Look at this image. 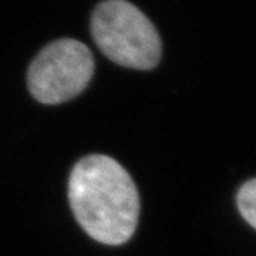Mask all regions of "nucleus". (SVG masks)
Instances as JSON below:
<instances>
[{
  "instance_id": "3",
  "label": "nucleus",
  "mask_w": 256,
  "mask_h": 256,
  "mask_svg": "<svg viewBox=\"0 0 256 256\" xmlns=\"http://www.w3.org/2000/svg\"><path fill=\"white\" fill-rule=\"evenodd\" d=\"M94 74L90 48L74 38L46 46L28 70V87L37 101L54 106L77 97Z\"/></svg>"
},
{
  "instance_id": "2",
  "label": "nucleus",
  "mask_w": 256,
  "mask_h": 256,
  "mask_svg": "<svg viewBox=\"0 0 256 256\" xmlns=\"http://www.w3.org/2000/svg\"><path fill=\"white\" fill-rule=\"evenodd\" d=\"M92 34L111 62L136 70H151L160 63L162 47L154 24L126 0H106L92 16Z\"/></svg>"
},
{
  "instance_id": "1",
  "label": "nucleus",
  "mask_w": 256,
  "mask_h": 256,
  "mask_svg": "<svg viewBox=\"0 0 256 256\" xmlns=\"http://www.w3.org/2000/svg\"><path fill=\"white\" fill-rule=\"evenodd\" d=\"M68 201L84 232L106 245H122L134 235L140 195L127 171L111 156L92 154L74 165Z\"/></svg>"
},
{
  "instance_id": "4",
  "label": "nucleus",
  "mask_w": 256,
  "mask_h": 256,
  "mask_svg": "<svg viewBox=\"0 0 256 256\" xmlns=\"http://www.w3.org/2000/svg\"><path fill=\"white\" fill-rule=\"evenodd\" d=\"M236 202L244 220L256 229V180L248 181L242 185Z\"/></svg>"
}]
</instances>
